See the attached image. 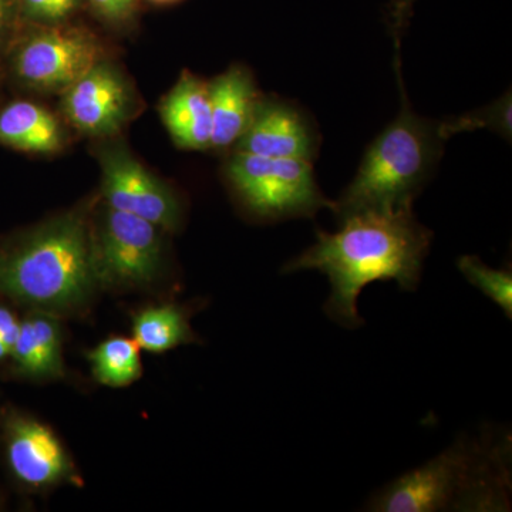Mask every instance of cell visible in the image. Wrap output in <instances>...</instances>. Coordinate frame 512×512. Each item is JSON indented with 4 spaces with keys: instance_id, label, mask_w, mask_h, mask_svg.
<instances>
[{
    "instance_id": "5bb4252c",
    "label": "cell",
    "mask_w": 512,
    "mask_h": 512,
    "mask_svg": "<svg viewBox=\"0 0 512 512\" xmlns=\"http://www.w3.org/2000/svg\"><path fill=\"white\" fill-rule=\"evenodd\" d=\"M10 356L23 375L35 379L62 376V333L57 320L49 313H35L20 322Z\"/></svg>"
},
{
    "instance_id": "e0dca14e",
    "label": "cell",
    "mask_w": 512,
    "mask_h": 512,
    "mask_svg": "<svg viewBox=\"0 0 512 512\" xmlns=\"http://www.w3.org/2000/svg\"><path fill=\"white\" fill-rule=\"evenodd\" d=\"M134 340L111 338L89 353L93 375L101 384L123 387L141 376V360Z\"/></svg>"
},
{
    "instance_id": "52a82bcc",
    "label": "cell",
    "mask_w": 512,
    "mask_h": 512,
    "mask_svg": "<svg viewBox=\"0 0 512 512\" xmlns=\"http://www.w3.org/2000/svg\"><path fill=\"white\" fill-rule=\"evenodd\" d=\"M97 56L99 49L83 33L45 30L20 47L16 72L23 82L36 89H67L97 63Z\"/></svg>"
},
{
    "instance_id": "277c9868",
    "label": "cell",
    "mask_w": 512,
    "mask_h": 512,
    "mask_svg": "<svg viewBox=\"0 0 512 512\" xmlns=\"http://www.w3.org/2000/svg\"><path fill=\"white\" fill-rule=\"evenodd\" d=\"M399 116L367 148L352 183L335 202L336 217L413 204L439 161V123L414 114L402 96Z\"/></svg>"
},
{
    "instance_id": "5b68a950",
    "label": "cell",
    "mask_w": 512,
    "mask_h": 512,
    "mask_svg": "<svg viewBox=\"0 0 512 512\" xmlns=\"http://www.w3.org/2000/svg\"><path fill=\"white\" fill-rule=\"evenodd\" d=\"M227 177L241 204L262 220L312 218L322 208L335 210V201L319 190L312 161L235 151Z\"/></svg>"
},
{
    "instance_id": "cb8c5ba5",
    "label": "cell",
    "mask_w": 512,
    "mask_h": 512,
    "mask_svg": "<svg viewBox=\"0 0 512 512\" xmlns=\"http://www.w3.org/2000/svg\"><path fill=\"white\" fill-rule=\"evenodd\" d=\"M9 0H0V30L5 25V20L8 18Z\"/></svg>"
},
{
    "instance_id": "d6986e66",
    "label": "cell",
    "mask_w": 512,
    "mask_h": 512,
    "mask_svg": "<svg viewBox=\"0 0 512 512\" xmlns=\"http://www.w3.org/2000/svg\"><path fill=\"white\" fill-rule=\"evenodd\" d=\"M490 127L491 130L498 131L501 136L511 138V96L501 97L497 103L477 111V113L468 114V116L457 117L443 121L439 124L440 134L444 140L454 136L456 133L464 130H476V128Z\"/></svg>"
},
{
    "instance_id": "ffe728a7",
    "label": "cell",
    "mask_w": 512,
    "mask_h": 512,
    "mask_svg": "<svg viewBox=\"0 0 512 512\" xmlns=\"http://www.w3.org/2000/svg\"><path fill=\"white\" fill-rule=\"evenodd\" d=\"M23 8L32 18L57 22L76 10L79 0H22Z\"/></svg>"
},
{
    "instance_id": "8992f818",
    "label": "cell",
    "mask_w": 512,
    "mask_h": 512,
    "mask_svg": "<svg viewBox=\"0 0 512 512\" xmlns=\"http://www.w3.org/2000/svg\"><path fill=\"white\" fill-rule=\"evenodd\" d=\"M158 227L136 215L109 208L94 245L99 284L143 286L151 284L161 269Z\"/></svg>"
},
{
    "instance_id": "4fadbf2b",
    "label": "cell",
    "mask_w": 512,
    "mask_h": 512,
    "mask_svg": "<svg viewBox=\"0 0 512 512\" xmlns=\"http://www.w3.org/2000/svg\"><path fill=\"white\" fill-rule=\"evenodd\" d=\"M161 119L177 146L185 150L211 148L210 87L190 72L181 74L161 103Z\"/></svg>"
},
{
    "instance_id": "484cf974",
    "label": "cell",
    "mask_w": 512,
    "mask_h": 512,
    "mask_svg": "<svg viewBox=\"0 0 512 512\" xmlns=\"http://www.w3.org/2000/svg\"><path fill=\"white\" fill-rule=\"evenodd\" d=\"M153 2H157V3H171V2H177V0H153Z\"/></svg>"
},
{
    "instance_id": "603a6c76",
    "label": "cell",
    "mask_w": 512,
    "mask_h": 512,
    "mask_svg": "<svg viewBox=\"0 0 512 512\" xmlns=\"http://www.w3.org/2000/svg\"><path fill=\"white\" fill-rule=\"evenodd\" d=\"M19 328L20 322L13 316V313L0 306V338L8 343L10 352H12L13 343L18 338Z\"/></svg>"
},
{
    "instance_id": "44dd1931",
    "label": "cell",
    "mask_w": 512,
    "mask_h": 512,
    "mask_svg": "<svg viewBox=\"0 0 512 512\" xmlns=\"http://www.w3.org/2000/svg\"><path fill=\"white\" fill-rule=\"evenodd\" d=\"M94 9L104 18L121 22L133 15L136 0H90Z\"/></svg>"
},
{
    "instance_id": "ba28073f",
    "label": "cell",
    "mask_w": 512,
    "mask_h": 512,
    "mask_svg": "<svg viewBox=\"0 0 512 512\" xmlns=\"http://www.w3.org/2000/svg\"><path fill=\"white\" fill-rule=\"evenodd\" d=\"M101 167L104 197L110 208L136 215L158 228H177L180 207L173 192L130 154L120 148L104 150Z\"/></svg>"
},
{
    "instance_id": "8fae6325",
    "label": "cell",
    "mask_w": 512,
    "mask_h": 512,
    "mask_svg": "<svg viewBox=\"0 0 512 512\" xmlns=\"http://www.w3.org/2000/svg\"><path fill=\"white\" fill-rule=\"evenodd\" d=\"M8 458L15 476L32 487H49L74 477L62 444L35 420L15 419L9 424Z\"/></svg>"
},
{
    "instance_id": "d4e9b609",
    "label": "cell",
    "mask_w": 512,
    "mask_h": 512,
    "mask_svg": "<svg viewBox=\"0 0 512 512\" xmlns=\"http://www.w3.org/2000/svg\"><path fill=\"white\" fill-rule=\"evenodd\" d=\"M10 356V346L2 338H0V362Z\"/></svg>"
},
{
    "instance_id": "ac0fdd59",
    "label": "cell",
    "mask_w": 512,
    "mask_h": 512,
    "mask_svg": "<svg viewBox=\"0 0 512 512\" xmlns=\"http://www.w3.org/2000/svg\"><path fill=\"white\" fill-rule=\"evenodd\" d=\"M458 269L471 285L503 309L508 319L512 316L511 269H494L485 265L478 256L464 255L458 259Z\"/></svg>"
},
{
    "instance_id": "7a4b0ae2",
    "label": "cell",
    "mask_w": 512,
    "mask_h": 512,
    "mask_svg": "<svg viewBox=\"0 0 512 512\" xmlns=\"http://www.w3.org/2000/svg\"><path fill=\"white\" fill-rule=\"evenodd\" d=\"M507 447L460 439L439 456L387 484L369 501L376 512L510 510Z\"/></svg>"
},
{
    "instance_id": "2e32d148",
    "label": "cell",
    "mask_w": 512,
    "mask_h": 512,
    "mask_svg": "<svg viewBox=\"0 0 512 512\" xmlns=\"http://www.w3.org/2000/svg\"><path fill=\"white\" fill-rule=\"evenodd\" d=\"M133 335L138 348L153 353L167 352L197 340L187 313L175 305L148 308L138 313L133 322Z\"/></svg>"
},
{
    "instance_id": "9c48e42d",
    "label": "cell",
    "mask_w": 512,
    "mask_h": 512,
    "mask_svg": "<svg viewBox=\"0 0 512 512\" xmlns=\"http://www.w3.org/2000/svg\"><path fill=\"white\" fill-rule=\"evenodd\" d=\"M128 111V94L123 80L109 64L96 63L64 96V113L77 130L92 136L116 133Z\"/></svg>"
},
{
    "instance_id": "30bf717a",
    "label": "cell",
    "mask_w": 512,
    "mask_h": 512,
    "mask_svg": "<svg viewBox=\"0 0 512 512\" xmlns=\"http://www.w3.org/2000/svg\"><path fill=\"white\" fill-rule=\"evenodd\" d=\"M237 151L272 158L313 161L316 137L298 107L278 100H261Z\"/></svg>"
},
{
    "instance_id": "9a60e30c",
    "label": "cell",
    "mask_w": 512,
    "mask_h": 512,
    "mask_svg": "<svg viewBox=\"0 0 512 512\" xmlns=\"http://www.w3.org/2000/svg\"><path fill=\"white\" fill-rule=\"evenodd\" d=\"M0 143L29 153H55L62 134L55 117L30 101H15L0 111Z\"/></svg>"
},
{
    "instance_id": "7402d4cb",
    "label": "cell",
    "mask_w": 512,
    "mask_h": 512,
    "mask_svg": "<svg viewBox=\"0 0 512 512\" xmlns=\"http://www.w3.org/2000/svg\"><path fill=\"white\" fill-rule=\"evenodd\" d=\"M416 0H394L390 6V19L396 40H399L400 32L407 25V20L412 16L413 6Z\"/></svg>"
},
{
    "instance_id": "7c38bea8",
    "label": "cell",
    "mask_w": 512,
    "mask_h": 512,
    "mask_svg": "<svg viewBox=\"0 0 512 512\" xmlns=\"http://www.w3.org/2000/svg\"><path fill=\"white\" fill-rule=\"evenodd\" d=\"M210 87L212 148H228L238 143L254 119L261 103L251 73L245 67L232 66L215 77Z\"/></svg>"
},
{
    "instance_id": "6da1fadb",
    "label": "cell",
    "mask_w": 512,
    "mask_h": 512,
    "mask_svg": "<svg viewBox=\"0 0 512 512\" xmlns=\"http://www.w3.org/2000/svg\"><path fill=\"white\" fill-rule=\"evenodd\" d=\"M336 232H316V242L282 271L322 272L330 281L326 315L343 328L363 325L357 299L365 286L396 281L403 291L419 285L433 232L417 221L413 204L355 212L340 218Z\"/></svg>"
},
{
    "instance_id": "3957f363",
    "label": "cell",
    "mask_w": 512,
    "mask_h": 512,
    "mask_svg": "<svg viewBox=\"0 0 512 512\" xmlns=\"http://www.w3.org/2000/svg\"><path fill=\"white\" fill-rule=\"evenodd\" d=\"M99 284L82 218L67 215L0 254V293L45 312L82 306Z\"/></svg>"
}]
</instances>
